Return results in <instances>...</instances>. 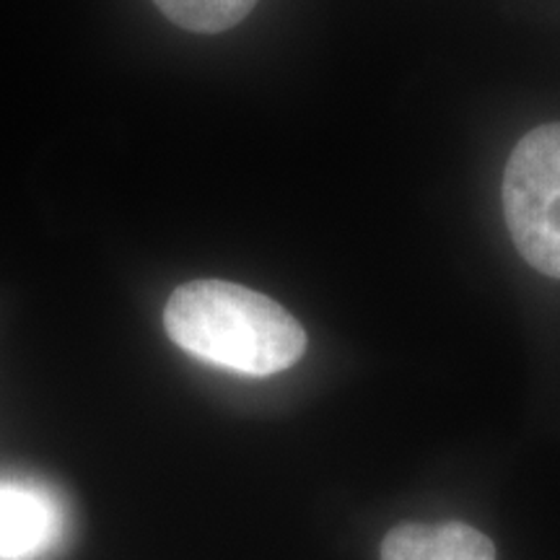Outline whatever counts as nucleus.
Instances as JSON below:
<instances>
[{
	"label": "nucleus",
	"instance_id": "f257e3e1",
	"mask_svg": "<svg viewBox=\"0 0 560 560\" xmlns=\"http://www.w3.org/2000/svg\"><path fill=\"white\" fill-rule=\"evenodd\" d=\"M166 335L195 359L244 376L291 369L306 332L278 301L229 280H192L166 301Z\"/></svg>",
	"mask_w": 560,
	"mask_h": 560
},
{
	"label": "nucleus",
	"instance_id": "f03ea898",
	"mask_svg": "<svg viewBox=\"0 0 560 560\" xmlns=\"http://www.w3.org/2000/svg\"><path fill=\"white\" fill-rule=\"evenodd\" d=\"M501 195L516 249L532 268L560 280V122L540 125L516 143Z\"/></svg>",
	"mask_w": 560,
	"mask_h": 560
},
{
	"label": "nucleus",
	"instance_id": "7ed1b4c3",
	"mask_svg": "<svg viewBox=\"0 0 560 560\" xmlns=\"http://www.w3.org/2000/svg\"><path fill=\"white\" fill-rule=\"evenodd\" d=\"M66 542V514L52 490L0 480V560H52Z\"/></svg>",
	"mask_w": 560,
	"mask_h": 560
},
{
	"label": "nucleus",
	"instance_id": "20e7f679",
	"mask_svg": "<svg viewBox=\"0 0 560 560\" xmlns=\"http://www.w3.org/2000/svg\"><path fill=\"white\" fill-rule=\"evenodd\" d=\"M382 560H495V548L470 524H400L382 542Z\"/></svg>",
	"mask_w": 560,
	"mask_h": 560
},
{
	"label": "nucleus",
	"instance_id": "39448f33",
	"mask_svg": "<svg viewBox=\"0 0 560 560\" xmlns=\"http://www.w3.org/2000/svg\"><path fill=\"white\" fill-rule=\"evenodd\" d=\"M153 3L182 30L219 34L247 19L257 0H153Z\"/></svg>",
	"mask_w": 560,
	"mask_h": 560
}]
</instances>
